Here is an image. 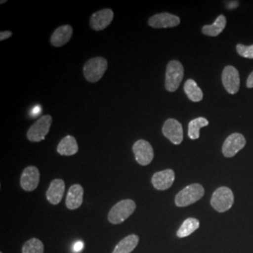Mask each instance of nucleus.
Returning a JSON list of instances; mask_svg holds the SVG:
<instances>
[{
	"mask_svg": "<svg viewBox=\"0 0 253 253\" xmlns=\"http://www.w3.org/2000/svg\"><path fill=\"white\" fill-rule=\"evenodd\" d=\"M200 227V221L197 218L189 217L187 218L178 229L176 235L179 238H184L194 233Z\"/></svg>",
	"mask_w": 253,
	"mask_h": 253,
	"instance_id": "obj_22",
	"label": "nucleus"
},
{
	"mask_svg": "<svg viewBox=\"0 0 253 253\" xmlns=\"http://www.w3.org/2000/svg\"><path fill=\"white\" fill-rule=\"evenodd\" d=\"M84 189L81 185H73L68 191L66 198V206L70 210H74L80 208L83 204Z\"/></svg>",
	"mask_w": 253,
	"mask_h": 253,
	"instance_id": "obj_17",
	"label": "nucleus"
},
{
	"mask_svg": "<svg viewBox=\"0 0 253 253\" xmlns=\"http://www.w3.org/2000/svg\"><path fill=\"white\" fill-rule=\"evenodd\" d=\"M163 133L173 145H180L183 141V127L176 119L170 118L165 121Z\"/></svg>",
	"mask_w": 253,
	"mask_h": 253,
	"instance_id": "obj_8",
	"label": "nucleus"
},
{
	"mask_svg": "<svg viewBox=\"0 0 253 253\" xmlns=\"http://www.w3.org/2000/svg\"><path fill=\"white\" fill-rule=\"evenodd\" d=\"M65 192V183L62 179H54L51 182L46 192V197L50 204L56 206L63 198Z\"/></svg>",
	"mask_w": 253,
	"mask_h": 253,
	"instance_id": "obj_15",
	"label": "nucleus"
},
{
	"mask_svg": "<svg viewBox=\"0 0 253 253\" xmlns=\"http://www.w3.org/2000/svg\"><path fill=\"white\" fill-rule=\"evenodd\" d=\"M236 51L245 58L253 59V45L246 46L243 44H238L236 46Z\"/></svg>",
	"mask_w": 253,
	"mask_h": 253,
	"instance_id": "obj_25",
	"label": "nucleus"
},
{
	"mask_svg": "<svg viewBox=\"0 0 253 253\" xmlns=\"http://www.w3.org/2000/svg\"><path fill=\"white\" fill-rule=\"evenodd\" d=\"M52 121V117L49 115H46L38 119L36 122L29 127L27 131V139L33 143H38L44 140L46 135L49 133Z\"/></svg>",
	"mask_w": 253,
	"mask_h": 253,
	"instance_id": "obj_6",
	"label": "nucleus"
},
{
	"mask_svg": "<svg viewBox=\"0 0 253 253\" xmlns=\"http://www.w3.org/2000/svg\"><path fill=\"white\" fill-rule=\"evenodd\" d=\"M175 174L172 169L156 172L152 176V185L156 190H165L172 187Z\"/></svg>",
	"mask_w": 253,
	"mask_h": 253,
	"instance_id": "obj_14",
	"label": "nucleus"
},
{
	"mask_svg": "<svg viewBox=\"0 0 253 253\" xmlns=\"http://www.w3.org/2000/svg\"><path fill=\"white\" fill-rule=\"evenodd\" d=\"M43 252L44 246L38 238L29 239L22 248V253H43Z\"/></svg>",
	"mask_w": 253,
	"mask_h": 253,
	"instance_id": "obj_24",
	"label": "nucleus"
},
{
	"mask_svg": "<svg viewBox=\"0 0 253 253\" xmlns=\"http://www.w3.org/2000/svg\"><path fill=\"white\" fill-rule=\"evenodd\" d=\"M108 62L103 57H94L84 66V78L90 83H96L101 79L107 70Z\"/></svg>",
	"mask_w": 253,
	"mask_h": 253,
	"instance_id": "obj_3",
	"label": "nucleus"
},
{
	"mask_svg": "<svg viewBox=\"0 0 253 253\" xmlns=\"http://www.w3.org/2000/svg\"><path fill=\"white\" fill-rule=\"evenodd\" d=\"M114 19V11L111 9H100L91 16L90 27L96 31L105 29Z\"/></svg>",
	"mask_w": 253,
	"mask_h": 253,
	"instance_id": "obj_13",
	"label": "nucleus"
},
{
	"mask_svg": "<svg viewBox=\"0 0 253 253\" xmlns=\"http://www.w3.org/2000/svg\"><path fill=\"white\" fill-rule=\"evenodd\" d=\"M222 84L227 92L234 95L239 90L240 86V78L239 73L233 66H227L222 73Z\"/></svg>",
	"mask_w": 253,
	"mask_h": 253,
	"instance_id": "obj_10",
	"label": "nucleus"
},
{
	"mask_svg": "<svg viewBox=\"0 0 253 253\" xmlns=\"http://www.w3.org/2000/svg\"><path fill=\"white\" fill-rule=\"evenodd\" d=\"M246 145V139L241 133H233L225 140L222 145V154L226 158H232L243 149Z\"/></svg>",
	"mask_w": 253,
	"mask_h": 253,
	"instance_id": "obj_9",
	"label": "nucleus"
},
{
	"mask_svg": "<svg viewBox=\"0 0 253 253\" xmlns=\"http://www.w3.org/2000/svg\"><path fill=\"white\" fill-rule=\"evenodd\" d=\"M78 145L73 136H66L57 145V152L62 156H73L78 152Z\"/></svg>",
	"mask_w": 253,
	"mask_h": 253,
	"instance_id": "obj_18",
	"label": "nucleus"
},
{
	"mask_svg": "<svg viewBox=\"0 0 253 253\" xmlns=\"http://www.w3.org/2000/svg\"><path fill=\"white\" fill-rule=\"evenodd\" d=\"M247 86H248L249 88H253V72L250 74V76H249V78H248Z\"/></svg>",
	"mask_w": 253,
	"mask_h": 253,
	"instance_id": "obj_28",
	"label": "nucleus"
},
{
	"mask_svg": "<svg viewBox=\"0 0 253 253\" xmlns=\"http://www.w3.org/2000/svg\"><path fill=\"white\" fill-rule=\"evenodd\" d=\"M83 248H84L83 243H82L81 241H78V242H76L75 245H74L73 251H74V253H81Z\"/></svg>",
	"mask_w": 253,
	"mask_h": 253,
	"instance_id": "obj_27",
	"label": "nucleus"
},
{
	"mask_svg": "<svg viewBox=\"0 0 253 253\" xmlns=\"http://www.w3.org/2000/svg\"><path fill=\"white\" fill-rule=\"evenodd\" d=\"M40 183V171L35 166H28L21 175L20 184L22 189L26 191L36 190Z\"/></svg>",
	"mask_w": 253,
	"mask_h": 253,
	"instance_id": "obj_11",
	"label": "nucleus"
},
{
	"mask_svg": "<svg viewBox=\"0 0 253 253\" xmlns=\"http://www.w3.org/2000/svg\"><path fill=\"white\" fill-rule=\"evenodd\" d=\"M184 91L188 98L193 102H199L203 100V91L198 86L196 82L192 79L187 80L184 84Z\"/></svg>",
	"mask_w": 253,
	"mask_h": 253,
	"instance_id": "obj_21",
	"label": "nucleus"
},
{
	"mask_svg": "<svg viewBox=\"0 0 253 253\" xmlns=\"http://www.w3.org/2000/svg\"><path fill=\"white\" fill-rule=\"evenodd\" d=\"M204 195L205 189L202 185L197 183L191 184L184 188L176 194L174 203L178 208H185L198 202L200 199L203 198Z\"/></svg>",
	"mask_w": 253,
	"mask_h": 253,
	"instance_id": "obj_1",
	"label": "nucleus"
},
{
	"mask_svg": "<svg viewBox=\"0 0 253 253\" xmlns=\"http://www.w3.org/2000/svg\"><path fill=\"white\" fill-rule=\"evenodd\" d=\"M184 77V68L177 60H172L167 65L165 76V88L170 92L177 90Z\"/></svg>",
	"mask_w": 253,
	"mask_h": 253,
	"instance_id": "obj_4",
	"label": "nucleus"
},
{
	"mask_svg": "<svg viewBox=\"0 0 253 253\" xmlns=\"http://www.w3.org/2000/svg\"><path fill=\"white\" fill-rule=\"evenodd\" d=\"M237 6H238V2H232L231 4L228 5V8L229 9H234V8H236Z\"/></svg>",
	"mask_w": 253,
	"mask_h": 253,
	"instance_id": "obj_29",
	"label": "nucleus"
},
{
	"mask_svg": "<svg viewBox=\"0 0 253 253\" xmlns=\"http://www.w3.org/2000/svg\"><path fill=\"white\" fill-rule=\"evenodd\" d=\"M234 201L235 197L232 190L227 187H220L213 193L210 204L216 211L222 213L233 207Z\"/></svg>",
	"mask_w": 253,
	"mask_h": 253,
	"instance_id": "obj_5",
	"label": "nucleus"
},
{
	"mask_svg": "<svg viewBox=\"0 0 253 253\" xmlns=\"http://www.w3.org/2000/svg\"><path fill=\"white\" fill-rule=\"evenodd\" d=\"M209 122L208 119L205 118H197L191 120L189 124V130L188 134L191 140H197L200 137V129L203 126H208Z\"/></svg>",
	"mask_w": 253,
	"mask_h": 253,
	"instance_id": "obj_23",
	"label": "nucleus"
},
{
	"mask_svg": "<svg viewBox=\"0 0 253 253\" xmlns=\"http://www.w3.org/2000/svg\"><path fill=\"white\" fill-rule=\"evenodd\" d=\"M73 32V27L70 25H65L56 28L50 40L52 45L54 47H61L65 45L72 39Z\"/></svg>",
	"mask_w": 253,
	"mask_h": 253,
	"instance_id": "obj_16",
	"label": "nucleus"
},
{
	"mask_svg": "<svg viewBox=\"0 0 253 253\" xmlns=\"http://www.w3.org/2000/svg\"><path fill=\"white\" fill-rule=\"evenodd\" d=\"M226 27V18L224 15H219L214 24L207 25L203 27L202 32L206 36L217 37L223 31Z\"/></svg>",
	"mask_w": 253,
	"mask_h": 253,
	"instance_id": "obj_20",
	"label": "nucleus"
},
{
	"mask_svg": "<svg viewBox=\"0 0 253 253\" xmlns=\"http://www.w3.org/2000/svg\"><path fill=\"white\" fill-rule=\"evenodd\" d=\"M180 24V18L168 12L156 14L148 20V25L153 28L174 27Z\"/></svg>",
	"mask_w": 253,
	"mask_h": 253,
	"instance_id": "obj_12",
	"label": "nucleus"
},
{
	"mask_svg": "<svg viewBox=\"0 0 253 253\" xmlns=\"http://www.w3.org/2000/svg\"><path fill=\"white\" fill-rule=\"evenodd\" d=\"M11 36H12V33L10 31H2L0 33V41L7 40V39H9Z\"/></svg>",
	"mask_w": 253,
	"mask_h": 253,
	"instance_id": "obj_26",
	"label": "nucleus"
},
{
	"mask_svg": "<svg viewBox=\"0 0 253 253\" xmlns=\"http://www.w3.org/2000/svg\"></svg>",
	"mask_w": 253,
	"mask_h": 253,
	"instance_id": "obj_30",
	"label": "nucleus"
},
{
	"mask_svg": "<svg viewBox=\"0 0 253 253\" xmlns=\"http://www.w3.org/2000/svg\"><path fill=\"white\" fill-rule=\"evenodd\" d=\"M139 244V236L136 235H129L124 237L118 243L113 253H130L135 250Z\"/></svg>",
	"mask_w": 253,
	"mask_h": 253,
	"instance_id": "obj_19",
	"label": "nucleus"
},
{
	"mask_svg": "<svg viewBox=\"0 0 253 253\" xmlns=\"http://www.w3.org/2000/svg\"><path fill=\"white\" fill-rule=\"evenodd\" d=\"M136 204L130 199L122 200L115 205L108 214L109 222L112 224H120L135 211Z\"/></svg>",
	"mask_w": 253,
	"mask_h": 253,
	"instance_id": "obj_2",
	"label": "nucleus"
},
{
	"mask_svg": "<svg viewBox=\"0 0 253 253\" xmlns=\"http://www.w3.org/2000/svg\"><path fill=\"white\" fill-rule=\"evenodd\" d=\"M137 163L142 166L150 164L154 159V150L151 145L145 140H138L132 147Z\"/></svg>",
	"mask_w": 253,
	"mask_h": 253,
	"instance_id": "obj_7",
	"label": "nucleus"
}]
</instances>
